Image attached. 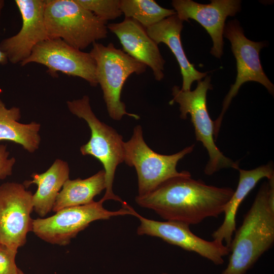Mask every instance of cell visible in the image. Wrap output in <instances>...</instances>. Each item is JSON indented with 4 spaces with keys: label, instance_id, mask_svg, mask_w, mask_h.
Here are the masks:
<instances>
[{
    "label": "cell",
    "instance_id": "6",
    "mask_svg": "<svg viewBox=\"0 0 274 274\" xmlns=\"http://www.w3.org/2000/svg\"><path fill=\"white\" fill-rule=\"evenodd\" d=\"M212 89L211 77L207 76L203 80L197 82V87L193 91H183L174 86L172 88L173 98L169 102V105L179 104L182 119H186L187 114L190 115L196 139L201 142L209 154V160L204 172L209 176L222 168L231 167L238 170L239 168L238 162L226 157L215 144L214 121L207 106V91Z\"/></svg>",
    "mask_w": 274,
    "mask_h": 274
},
{
    "label": "cell",
    "instance_id": "8",
    "mask_svg": "<svg viewBox=\"0 0 274 274\" xmlns=\"http://www.w3.org/2000/svg\"><path fill=\"white\" fill-rule=\"evenodd\" d=\"M102 204L100 200L87 204L65 208L50 217L33 219L32 231L47 243L65 246L94 221L126 215L135 216L137 213L131 207L109 211Z\"/></svg>",
    "mask_w": 274,
    "mask_h": 274
},
{
    "label": "cell",
    "instance_id": "7",
    "mask_svg": "<svg viewBox=\"0 0 274 274\" xmlns=\"http://www.w3.org/2000/svg\"><path fill=\"white\" fill-rule=\"evenodd\" d=\"M194 147V145L189 146L172 155L159 154L146 143L142 126H135L131 138L124 142V162L136 170L138 195H145L166 180L184 175L186 171L178 172L177 163L191 153Z\"/></svg>",
    "mask_w": 274,
    "mask_h": 274
},
{
    "label": "cell",
    "instance_id": "12",
    "mask_svg": "<svg viewBox=\"0 0 274 274\" xmlns=\"http://www.w3.org/2000/svg\"><path fill=\"white\" fill-rule=\"evenodd\" d=\"M137 228L138 235H147L161 238L168 244L199 254L216 265L224 263L223 257L229 255L230 249L225 245L213 240L206 241L194 234L189 225L178 221H159L149 219L139 215Z\"/></svg>",
    "mask_w": 274,
    "mask_h": 274
},
{
    "label": "cell",
    "instance_id": "3",
    "mask_svg": "<svg viewBox=\"0 0 274 274\" xmlns=\"http://www.w3.org/2000/svg\"><path fill=\"white\" fill-rule=\"evenodd\" d=\"M71 113L83 119L91 131L89 141L80 147L83 155H91L99 161L105 172L106 192L100 199L103 202L114 200L126 207L128 204L115 195L113 185L116 168L124 160V142L123 137L112 127L100 121L92 111L89 97L84 95L81 98L66 102Z\"/></svg>",
    "mask_w": 274,
    "mask_h": 274
},
{
    "label": "cell",
    "instance_id": "18",
    "mask_svg": "<svg viewBox=\"0 0 274 274\" xmlns=\"http://www.w3.org/2000/svg\"><path fill=\"white\" fill-rule=\"evenodd\" d=\"M69 174L67 162L57 159L45 172L34 173L31 175L32 180L23 183L26 188L32 184L38 186L32 195V204L33 210L40 217H44L52 211L59 192L69 179Z\"/></svg>",
    "mask_w": 274,
    "mask_h": 274
},
{
    "label": "cell",
    "instance_id": "20",
    "mask_svg": "<svg viewBox=\"0 0 274 274\" xmlns=\"http://www.w3.org/2000/svg\"><path fill=\"white\" fill-rule=\"evenodd\" d=\"M106 189L105 172L101 169L85 179H68L59 192L52 211L56 212L65 208L87 204Z\"/></svg>",
    "mask_w": 274,
    "mask_h": 274
},
{
    "label": "cell",
    "instance_id": "4",
    "mask_svg": "<svg viewBox=\"0 0 274 274\" xmlns=\"http://www.w3.org/2000/svg\"><path fill=\"white\" fill-rule=\"evenodd\" d=\"M44 17L48 39H60L80 50L107 37V22L75 0H45Z\"/></svg>",
    "mask_w": 274,
    "mask_h": 274
},
{
    "label": "cell",
    "instance_id": "13",
    "mask_svg": "<svg viewBox=\"0 0 274 274\" xmlns=\"http://www.w3.org/2000/svg\"><path fill=\"white\" fill-rule=\"evenodd\" d=\"M22 26L15 35L3 40L0 50L13 64L21 63L39 43L48 39L45 22V0H16Z\"/></svg>",
    "mask_w": 274,
    "mask_h": 274
},
{
    "label": "cell",
    "instance_id": "23",
    "mask_svg": "<svg viewBox=\"0 0 274 274\" xmlns=\"http://www.w3.org/2000/svg\"><path fill=\"white\" fill-rule=\"evenodd\" d=\"M17 252L0 244V274H19L15 263Z\"/></svg>",
    "mask_w": 274,
    "mask_h": 274
},
{
    "label": "cell",
    "instance_id": "22",
    "mask_svg": "<svg viewBox=\"0 0 274 274\" xmlns=\"http://www.w3.org/2000/svg\"><path fill=\"white\" fill-rule=\"evenodd\" d=\"M101 20L108 22L122 15L120 0H75Z\"/></svg>",
    "mask_w": 274,
    "mask_h": 274
},
{
    "label": "cell",
    "instance_id": "10",
    "mask_svg": "<svg viewBox=\"0 0 274 274\" xmlns=\"http://www.w3.org/2000/svg\"><path fill=\"white\" fill-rule=\"evenodd\" d=\"M32 194L23 184L0 185V244L16 252L32 231Z\"/></svg>",
    "mask_w": 274,
    "mask_h": 274
},
{
    "label": "cell",
    "instance_id": "14",
    "mask_svg": "<svg viewBox=\"0 0 274 274\" xmlns=\"http://www.w3.org/2000/svg\"><path fill=\"white\" fill-rule=\"evenodd\" d=\"M239 0H212L201 4L192 0H173L172 5L178 17L183 21L195 20L211 36L213 46L211 53L220 58L223 54V32L228 16H233L241 10Z\"/></svg>",
    "mask_w": 274,
    "mask_h": 274
},
{
    "label": "cell",
    "instance_id": "25",
    "mask_svg": "<svg viewBox=\"0 0 274 274\" xmlns=\"http://www.w3.org/2000/svg\"><path fill=\"white\" fill-rule=\"evenodd\" d=\"M4 6V1L3 0H0V16ZM8 62V59L6 55L0 50V64L4 65L7 64Z\"/></svg>",
    "mask_w": 274,
    "mask_h": 274
},
{
    "label": "cell",
    "instance_id": "27",
    "mask_svg": "<svg viewBox=\"0 0 274 274\" xmlns=\"http://www.w3.org/2000/svg\"><path fill=\"white\" fill-rule=\"evenodd\" d=\"M161 274H167V273L164 272V273H161Z\"/></svg>",
    "mask_w": 274,
    "mask_h": 274
},
{
    "label": "cell",
    "instance_id": "24",
    "mask_svg": "<svg viewBox=\"0 0 274 274\" xmlns=\"http://www.w3.org/2000/svg\"><path fill=\"white\" fill-rule=\"evenodd\" d=\"M9 155L7 145H0V180H4L12 174L16 159L14 157L8 158Z\"/></svg>",
    "mask_w": 274,
    "mask_h": 274
},
{
    "label": "cell",
    "instance_id": "26",
    "mask_svg": "<svg viewBox=\"0 0 274 274\" xmlns=\"http://www.w3.org/2000/svg\"><path fill=\"white\" fill-rule=\"evenodd\" d=\"M19 274H25L22 270L19 269Z\"/></svg>",
    "mask_w": 274,
    "mask_h": 274
},
{
    "label": "cell",
    "instance_id": "19",
    "mask_svg": "<svg viewBox=\"0 0 274 274\" xmlns=\"http://www.w3.org/2000/svg\"><path fill=\"white\" fill-rule=\"evenodd\" d=\"M20 110L13 107L8 109L0 98V141H9L20 145L29 153L39 149L41 125L32 121L28 124L19 122Z\"/></svg>",
    "mask_w": 274,
    "mask_h": 274
},
{
    "label": "cell",
    "instance_id": "9",
    "mask_svg": "<svg viewBox=\"0 0 274 274\" xmlns=\"http://www.w3.org/2000/svg\"><path fill=\"white\" fill-rule=\"evenodd\" d=\"M223 36L230 42L232 52L236 61L237 76L234 84L224 99L222 110L214 121V136H218L223 116L232 99L236 96L242 84L248 81L257 82L273 95L274 86L264 73L259 57L263 42H255L247 39L237 20L229 21L225 25Z\"/></svg>",
    "mask_w": 274,
    "mask_h": 274
},
{
    "label": "cell",
    "instance_id": "11",
    "mask_svg": "<svg viewBox=\"0 0 274 274\" xmlns=\"http://www.w3.org/2000/svg\"><path fill=\"white\" fill-rule=\"evenodd\" d=\"M32 62L46 66L47 72L53 77H57L59 72L80 77L92 87L98 85L96 62L90 53L77 49L60 39H48L39 43L20 65Z\"/></svg>",
    "mask_w": 274,
    "mask_h": 274
},
{
    "label": "cell",
    "instance_id": "2",
    "mask_svg": "<svg viewBox=\"0 0 274 274\" xmlns=\"http://www.w3.org/2000/svg\"><path fill=\"white\" fill-rule=\"evenodd\" d=\"M274 242V178L263 183L241 226L235 231L231 254L221 274H246Z\"/></svg>",
    "mask_w": 274,
    "mask_h": 274
},
{
    "label": "cell",
    "instance_id": "5",
    "mask_svg": "<svg viewBox=\"0 0 274 274\" xmlns=\"http://www.w3.org/2000/svg\"><path fill=\"white\" fill-rule=\"evenodd\" d=\"M96 62V76L103 92L109 116L119 121L125 115L139 119L136 114L129 113L121 100L123 86L132 74L144 73L147 66L131 57L123 50L116 48L114 44L107 46L94 42L89 52Z\"/></svg>",
    "mask_w": 274,
    "mask_h": 274
},
{
    "label": "cell",
    "instance_id": "21",
    "mask_svg": "<svg viewBox=\"0 0 274 274\" xmlns=\"http://www.w3.org/2000/svg\"><path fill=\"white\" fill-rule=\"evenodd\" d=\"M120 7L125 18L135 20L145 28L177 14L174 9L164 8L153 0H120Z\"/></svg>",
    "mask_w": 274,
    "mask_h": 274
},
{
    "label": "cell",
    "instance_id": "16",
    "mask_svg": "<svg viewBox=\"0 0 274 274\" xmlns=\"http://www.w3.org/2000/svg\"><path fill=\"white\" fill-rule=\"evenodd\" d=\"M183 22L177 14L167 17L146 29L149 37L157 44H166L175 55L181 69L183 83L181 88L189 91L195 81H199L207 76V72H200L188 60L181 41Z\"/></svg>",
    "mask_w": 274,
    "mask_h": 274
},
{
    "label": "cell",
    "instance_id": "17",
    "mask_svg": "<svg viewBox=\"0 0 274 274\" xmlns=\"http://www.w3.org/2000/svg\"><path fill=\"white\" fill-rule=\"evenodd\" d=\"M239 180L235 191L226 203L223 213L222 224L212 234L214 241L223 244L229 248L232 235L236 230V216L241 203L262 179L274 178V170L271 163L262 165L253 169L239 168Z\"/></svg>",
    "mask_w": 274,
    "mask_h": 274
},
{
    "label": "cell",
    "instance_id": "15",
    "mask_svg": "<svg viewBox=\"0 0 274 274\" xmlns=\"http://www.w3.org/2000/svg\"><path fill=\"white\" fill-rule=\"evenodd\" d=\"M107 28L117 37L124 52L149 66L157 81L163 78L165 61L145 27L133 19L125 18L120 22L108 24Z\"/></svg>",
    "mask_w": 274,
    "mask_h": 274
},
{
    "label": "cell",
    "instance_id": "1",
    "mask_svg": "<svg viewBox=\"0 0 274 274\" xmlns=\"http://www.w3.org/2000/svg\"><path fill=\"white\" fill-rule=\"evenodd\" d=\"M234 190L194 180L189 172L170 178L151 192L135 197L141 207L153 210L167 221L197 224L208 217H218Z\"/></svg>",
    "mask_w": 274,
    "mask_h": 274
}]
</instances>
